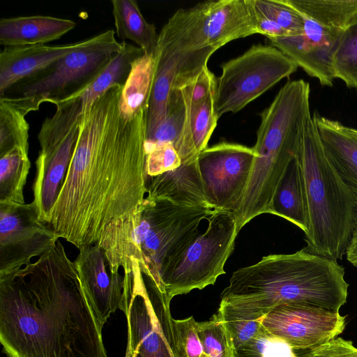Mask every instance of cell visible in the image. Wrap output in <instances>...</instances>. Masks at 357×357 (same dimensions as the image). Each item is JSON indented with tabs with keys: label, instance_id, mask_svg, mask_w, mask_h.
<instances>
[{
	"label": "cell",
	"instance_id": "obj_1",
	"mask_svg": "<svg viewBox=\"0 0 357 357\" xmlns=\"http://www.w3.org/2000/svg\"><path fill=\"white\" fill-rule=\"evenodd\" d=\"M122 85L109 89L82 116L79 133L47 224L79 249L145 199L148 109L119 112Z\"/></svg>",
	"mask_w": 357,
	"mask_h": 357
},
{
	"label": "cell",
	"instance_id": "obj_3",
	"mask_svg": "<svg viewBox=\"0 0 357 357\" xmlns=\"http://www.w3.org/2000/svg\"><path fill=\"white\" fill-rule=\"evenodd\" d=\"M213 211L146 197L131 213L110 222L96 244L111 273L136 261L143 275L165 294L170 275Z\"/></svg>",
	"mask_w": 357,
	"mask_h": 357
},
{
	"label": "cell",
	"instance_id": "obj_13",
	"mask_svg": "<svg viewBox=\"0 0 357 357\" xmlns=\"http://www.w3.org/2000/svg\"><path fill=\"white\" fill-rule=\"evenodd\" d=\"M256 156L253 147L225 141L199 152L198 167L211 208L237 211Z\"/></svg>",
	"mask_w": 357,
	"mask_h": 357
},
{
	"label": "cell",
	"instance_id": "obj_19",
	"mask_svg": "<svg viewBox=\"0 0 357 357\" xmlns=\"http://www.w3.org/2000/svg\"><path fill=\"white\" fill-rule=\"evenodd\" d=\"M91 40V38L57 46L5 47L0 53V97L6 96L17 84L39 74Z\"/></svg>",
	"mask_w": 357,
	"mask_h": 357
},
{
	"label": "cell",
	"instance_id": "obj_26",
	"mask_svg": "<svg viewBox=\"0 0 357 357\" xmlns=\"http://www.w3.org/2000/svg\"><path fill=\"white\" fill-rule=\"evenodd\" d=\"M112 15L119 38L133 42L144 54H154L158 34L142 15L135 0H112Z\"/></svg>",
	"mask_w": 357,
	"mask_h": 357
},
{
	"label": "cell",
	"instance_id": "obj_30",
	"mask_svg": "<svg viewBox=\"0 0 357 357\" xmlns=\"http://www.w3.org/2000/svg\"><path fill=\"white\" fill-rule=\"evenodd\" d=\"M335 79L357 89V20L338 37L332 56Z\"/></svg>",
	"mask_w": 357,
	"mask_h": 357
},
{
	"label": "cell",
	"instance_id": "obj_34",
	"mask_svg": "<svg viewBox=\"0 0 357 357\" xmlns=\"http://www.w3.org/2000/svg\"><path fill=\"white\" fill-rule=\"evenodd\" d=\"M217 312L230 335L234 350L263 327L262 319L241 312L225 303L220 302Z\"/></svg>",
	"mask_w": 357,
	"mask_h": 357
},
{
	"label": "cell",
	"instance_id": "obj_35",
	"mask_svg": "<svg viewBox=\"0 0 357 357\" xmlns=\"http://www.w3.org/2000/svg\"><path fill=\"white\" fill-rule=\"evenodd\" d=\"M255 6L268 18L291 35L301 33L304 29V17L285 0H253Z\"/></svg>",
	"mask_w": 357,
	"mask_h": 357
},
{
	"label": "cell",
	"instance_id": "obj_2",
	"mask_svg": "<svg viewBox=\"0 0 357 357\" xmlns=\"http://www.w3.org/2000/svg\"><path fill=\"white\" fill-rule=\"evenodd\" d=\"M102 326L61 241L0 275V342L8 357H107Z\"/></svg>",
	"mask_w": 357,
	"mask_h": 357
},
{
	"label": "cell",
	"instance_id": "obj_24",
	"mask_svg": "<svg viewBox=\"0 0 357 357\" xmlns=\"http://www.w3.org/2000/svg\"><path fill=\"white\" fill-rule=\"evenodd\" d=\"M270 213L284 218L307 234V211L296 157L289 164L275 190Z\"/></svg>",
	"mask_w": 357,
	"mask_h": 357
},
{
	"label": "cell",
	"instance_id": "obj_8",
	"mask_svg": "<svg viewBox=\"0 0 357 357\" xmlns=\"http://www.w3.org/2000/svg\"><path fill=\"white\" fill-rule=\"evenodd\" d=\"M123 270L121 310L127 320L125 357H179L170 302L144 277L136 261Z\"/></svg>",
	"mask_w": 357,
	"mask_h": 357
},
{
	"label": "cell",
	"instance_id": "obj_32",
	"mask_svg": "<svg viewBox=\"0 0 357 357\" xmlns=\"http://www.w3.org/2000/svg\"><path fill=\"white\" fill-rule=\"evenodd\" d=\"M234 357H296L293 349L264 326L234 350Z\"/></svg>",
	"mask_w": 357,
	"mask_h": 357
},
{
	"label": "cell",
	"instance_id": "obj_31",
	"mask_svg": "<svg viewBox=\"0 0 357 357\" xmlns=\"http://www.w3.org/2000/svg\"><path fill=\"white\" fill-rule=\"evenodd\" d=\"M185 121V103L180 88L174 86L168 100L162 123L152 137L146 139V149L162 144H172L177 151Z\"/></svg>",
	"mask_w": 357,
	"mask_h": 357
},
{
	"label": "cell",
	"instance_id": "obj_4",
	"mask_svg": "<svg viewBox=\"0 0 357 357\" xmlns=\"http://www.w3.org/2000/svg\"><path fill=\"white\" fill-rule=\"evenodd\" d=\"M348 287L343 266L303 248L292 254L263 257L253 265L237 269L220 302L261 319L273 307L286 303L339 311L347 303Z\"/></svg>",
	"mask_w": 357,
	"mask_h": 357
},
{
	"label": "cell",
	"instance_id": "obj_10",
	"mask_svg": "<svg viewBox=\"0 0 357 357\" xmlns=\"http://www.w3.org/2000/svg\"><path fill=\"white\" fill-rule=\"evenodd\" d=\"M215 111L218 119L236 113L275 84L295 73L298 66L272 45H252L221 65Z\"/></svg>",
	"mask_w": 357,
	"mask_h": 357
},
{
	"label": "cell",
	"instance_id": "obj_37",
	"mask_svg": "<svg viewBox=\"0 0 357 357\" xmlns=\"http://www.w3.org/2000/svg\"><path fill=\"white\" fill-rule=\"evenodd\" d=\"M146 178L174 169L181 165V158L171 144H162L146 148Z\"/></svg>",
	"mask_w": 357,
	"mask_h": 357
},
{
	"label": "cell",
	"instance_id": "obj_28",
	"mask_svg": "<svg viewBox=\"0 0 357 357\" xmlns=\"http://www.w3.org/2000/svg\"><path fill=\"white\" fill-rule=\"evenodd\" d=\"M154 70L153 54H143L134 61L119 100V112L123 116L132 117L149 108Z\"/></svg>",
	"mask_w": 357,
	"mask_h": 357
},
{
	"label": "cell",
	"instance_id": "obj_16",
	"mask_svg": "<svg viewBox=\"0 0 357 357\" xmlns=\"http://www.w3.org/2000/svg\"><path fill=\"white\" fill-rule=\"evenodd\" d=\"M218 78L206 67L201 73L180 76L174 86L181 90L185 103V121L177 152L181 163L198 157L207 147L217 126L215 111Z\"/></svg>",
	"mask_w": 357,
	"mask_h": 357
},
{
	"label": "cell",
	"instance_id": "obj_29",
	"mask_svg": "<svg viewBox=\"0 0 357 357\" xmlns=\"http://www.w3.org/2000/svg\"><path fill=\"white\" fill-rule=\"evenodd\" d=\"M31 167L29 154L13 148L1 156L0 202L24 203V188Z\"/></svg>",
	"mask_w": 357,
	"mask_h": 357
},
{
	"label": "cell",
	"instance_id": "obj_25",
	"mask_svg": "<svg viewBox=\"0 0 357 357\" xmlns=\"http://www.w3.org/2000/svg\"><path fill=\"white\" fill-rule=\"evenodd\" d=\"M32 111L36 109L26 97H0V156L13 148L29 154V126L25 116Z\"/></svg>",
	"mask_w": 357,
	"mask_h": 357
},
{
	"label": "cell",
	"instance_id": "obj_18",
	"mask_svg": "<svg viewBox=\"0 0 357 357\" xmlns=\"http://www.w3.org/2000/svg\"><path fill=\"white\" fill-rule=\"evenodd\" d=\"M74 262L84 294L103 327L110 315L121 309L123 276L107 271L103 251L96 243L80 248Z\"/></svg>",
	"mask_w": 357,
	"mask_h": 357
},
{
	"label": "cell",
	"instance_id": "obj_33",
	"mask_svg": "<svg viewBox=\"0 0 357 357\" xmlns=\"http://www.w3.org/2000/svg\"><path fill=\"white\" fill-rule=\"evenodd\" d=\"M197 334L203 352L211 357H234V344L220 314L208 321L197 322Z\"/></svg>",
	"mask_w": 357,
	"mask_h": 357
},
{
	"label": "cell",
	"instance_id": "obj_22",
	"mask_svg": "<svg viewBox=\"0 0 357 357\" xmlns=\"http://www.w3.org/2000/svg\"><path fill=\"white\" fill-rule=\"evenodd\" d=\"M75 26L72 20L46 15L1 18L0 44L4 47L44 45L60 38Z\"/></svg>",
	"mask_w": 357,
	"mask_h": 357
},
{
	"label": "cell",
	"instance_id": "obj_5",
	"mask_svg": "<svg viewBox=\"0 0 357 357\" xmlns=\"http://www.w3.org/2000/svg\"><path fill=\"white\" fill-rule=\"evenodd\" d=\"M310 86L303 79L287 82L261 114L253 149L257 154L235 213L241 230L255 217L270 213L275 190L296 157L310 109Z\"/></svg>",
	"mask_w": 357,
	"mask_h": 357
},
{
	"label": "cell",
	"instance_id": "obj_7",
	"mask_svg": "<svg viewBox=\"0 0 357 357\" xmlns=\"http://www.w3.org/2000/svg\"><path fill=\"white\" fill-rule=\"evenodd\" d=\"M257 33L252 0L208 1L180 8L169 18L154 55L209 59L227 43Z\"/></svg>",
	"mask_w": 357,
	"mask_h": 357
},
{
	"label": "cell",
	"instance_id": "obj_21",
	"mask_svg": "<svg viewBox=\"0 0 357 357\" xmlns=\"http://www.w3.org/2000/svg\"><path fill=\"white\" fill-rule=\"evenodd\" d=\"M312 116L330 161L357 197V135L352 128L323 116L316 110Z\"/></svg>",
	"mask_w": 357,
	"mask_h": 357
},
{
	"label": "cell",
	"instance_id": "obj_40",
	"mask_svg": "<svg viewBox=\"0 0 357 357\" xmlns=\"http://www.w3.org/2000/svg\"><path fill=\"white\" fill-rule=\"evenodd\" d=\"M345 254L347 261L357 268V207L351 238Z\"/></svg>",
	"mask_w": 357,
	"mask_h": 357
},
{
	"label": "cell",
	"instance_id": "obj_6",
	"mask_svg": "<svg viewBox=\"0 0 357 357\" xmlns=\"http://www.w3.org/2000/svg\"><path fill=\"white\" fill-rule=\"evenodd\" d=\"M296 158L308 222L305 248L337 261L351 238L357 197L326 155L312 114L305 121Z\"/></svg>",
	"mask_w": 357,
	"mask_h": 357
},
{
	"label": "cell",
	"instance_id": "obj_36",
	"mask_svg": "<svg viewBox=\"0 0 357 357\" xmlns=\"http://www.w3.org/2000/svg\"><path fill=\"white\" fill-rule=\"evenodd\" d=\"M173 326L179 357H199L203 348L197 334V322L194 317L173 319Z\"/></svg>",
	"mask_w": 357,
	"mask_h": 357
},
{
	"label": "cell",
	"instance_id": "obj_42",
	"mask_svg": "<svg viewBox=\"0 0 357 357\" xmlns=\"http://www.w3.org/2000/svg\"><path fill=\"white\" fill-rule=\"evenodd\" d=\"M352 130L357 135V129L352 128Z\"/></svg>",
	"mask_w": 357,
	"mask_h": 357
},
{
	"label": "cell",
	"instance_id": "obj_38",
	"mask_svg": "<svg viewBox=\"0 0 357 357\" xmlns=\"http://www.w3.org/2000/svg\"><path fill=\"white\" fill-rule=\"evenodd\" d=\"M296 357H357V348L353 342L335 337L318 347L294 350Z\"/></svg>",
	"mask_w": 357,
	"mask_h": 357
},
{
	"label": "cell",
	"instance_id": "obj_41",
	"mask_svg": "<svg viewBox=\"0 0 357 357\" xmlns=\"http://www.w3.org/2000/svg\"><path fill=\"white\" fill-rule=\"evenodd\" d=\"M199 357H211L209 355H208L207 354L203 352L200 356Z\"/></svg>",
	"mask_w": 357,
	"mask_h": 357
},
{
	"label": "cell",
	"instance_id": "obj_17",
	"mask_svg": "<svg viewBox=\"0 0 357 357\" xmlns=\"http://www.w3.org/2000/svg\"><path fill=\"white\" fill-rule=\"evenodd\" d=\"M304 20L301 33L268 39L270 45L290 58L308 75L318 79L321 86H332L335 79L332 56L340 35L311 19L304 17Z\"/></svg>",
	"mask_w": 357,
	"mask_h": 357
},
{
	"label": "cell",
	"instance_id": "obj_11",
	"mask_svg": "<svg viewBox=\"0 0 357 357\" xmlns=\"http://www.w3.org/2000/svg\"><path fill=\"white\" fill-rule=\"evenodd\" d=\"M206 220V230L188 248L167 282L165 294L171 300L214 284L225 273L224 266L239 231L236 217L233 212L213 209Z\"/></svg>",
	"mask_w": 357,
	"mask_h": 357
},
{
	"label": "cell",
	"instance_id": "obj_20",
	"mask_svg": "<svg viewBox=\"0 0 357 357\" xmlns=\"http://www.w3.org/2000/svg\"><path fill=\"white\" fill-rule=\"evenodd\" d=\"M146 190V197L150 198L166 199L182 206L211 208L206 200L197 158L181 163L174 169L147 177Z\"/></svg>",
	"mask_w": 357,
	"mask_h": 357
},
{
	"label": "cell",
	"instance_id": "obj_14",
	"mask_svg": "<svg viewBox=\"0 0 357 357\" xmlns=\"http://www.w3.org/2000/svg\"><path fill=\"white\" fill-rule=\"evenodd\" d=\"M59 237L36 205L0 202V275L17 271L52 248Z\"/></svg>",
	"mask_w": 357,
	"mask_h": 357
},
{
	"label": "cell",
	"instance_id": "obj_27",
	"mask_svg": "<svg viewBox=\"0 0 357 357\" xmlns=\"http://www.w3.org/2000/svg\"><path fill=\"white\" fill-rule=\"evenodd\" d=\"M304 17L340 35L357 20V0H285Z\"/></svg>",
	"mask_w": 357,
	"mask_h": 357
},
{
	"label": "cell",
	"instance_id": "obj_15",
	"mask_svg": "<svg viewBox=\"0 0 357 357\" xmlns=\"http://www.w3.org/2000/svg\"><path fill=\"white\" fill-rule=\"evenodd\" d=\"M262 325L293 350L312 349L341 334L346 317L339 311L307 303H286L273 307Z\"/></svg>",
	"mask_w": 357,
	"mask_h": 357
},
{
	"label": "cell",
	"instance_id": "obj_9",
	"mask_svg": "<svg viewBox=\"0 0 357 357\" xmlns=\"http://www.w3.org/2000/svg\"><path fill=\"white\" fill-rule=\"evenodd\" d=\"M54 104V114L43 121L38 135L40 151L33 187V202L40 220L47 224L72 160L82 120L79 100Z\"/></svg>",
	"mask_w": 357,
	"mask_h": 357
},
{
	"label": "cell",
	"instance_id": "obj_23",
	"mask_svg": "<svg viewBox=\"0 0 357 357\" xmlns=\"http://www.w3.org/2000/svg\"><path fill=\"white\" fill-rule=\"evenodd\" d=\"M143 54L144 52L139 47L125 42L123 49L114 54L86 85L61 100H79L83 116L90 110L95 101L109 89L116 85L123 86L132 63Z\"/></svg>",
	"mask_w": 357,
	"mask_h": 357
},
{
	"label": "cell",
	"instance_id": "obj_39",
	"mask_svg": "<svg viewBox=\"0 0 357 357\" xmlns=\"http://www.w3.org/2000/svg\"><path fill=\"white\" fill-rule=\"evenodd\" d=\"M253 1V0H252ZM255 15L257 33L265 36L268 39L284 37L290 34L275 22L268 18L255 5Z\"/></svg>",
	"mask_w": 357,
	"mask_h": 357
},
{
	"label": "cell",
	"instance_id": "obj_12",
	"mask_svg": "<svg viewBox=\"0 0 357 357\" xmlns=\"http://www.w3.org/2000/svg\"><path fill=\"white\" fill-rule=\"evenodd\" d=\"M109 29L91 38L86 45L61 59L39 74L19 84V96L31 98L40 107L43 102L60 100L86 85L120 52L124 40L118 42Z\"/></svg>",
	"mask_w": 357,
	"mask_h": 357
}]
</instances>
